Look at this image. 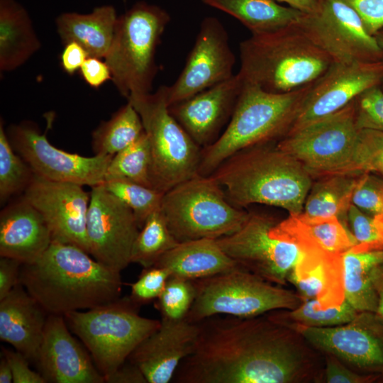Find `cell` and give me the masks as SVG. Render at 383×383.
I'll return each instance as SVG.
<instances>
[{"label": "cell", "instance_id": "obj_1", "mask_svg": "<svg viewBox=\"0 0 383 383\" xmlns=\"http://www.w3.org/2000/svg\"><path fill=\"white\" fill-rule=\"evenodd\" d=\"M193 352L177 367L176 383H292L311 365L301 335L266 314L216 315L199 322Z\"/></svg>", "mask_w": 383, "mask_h": 383}, {"label": "cell", "instance_id": "obj_2", "mask_svg": "<svg viewBox=\"0 0 383 383\" xmlns=\"http://www.w3.org/2000/svg\"><path fill=\"white\" fill-rule=\"evenodd\" d=\"M82 248L52 241L35 262L23 264L19 282L48 314L87 310L120 297L121 272Z\"/></svg>", "mask_w": 383, "mask_h": 383}, {"label": "cell", "instance_id": "obj_3", "mask_svg": "<svg viewBox=\"0 0 383 383\" xmlns=\"http://www.w3.org/2000/svg\"><path fill=\"white\" fill-rule=\"evenodd\" d=\"M269 143L235 153L211 176L238 207L262 204L300 213L312 185L311 175L299 162Z\"/></svg>", "mask_w": 383, "mask_h": 383}, {"label": "cell", "instance_id": "obj_4", "mask_svg": "<svg viewBox=\"0 0 383 383\" xmlns=\"http://www.w3.org/2000/svg\"><path fill=\"white\" fill-rule=\"evenodd\" d=\"M240 67L245 82L277 94L304 87L333 63L296 23L270 33L252 34L240 43Z\"/></svg>", "mask_w": 383, "mask_h": 383}, {"label": "cell", "instance_id": "obj_5", "mask_svg": "<svg viewBox=\"0 0 383 383\" xmlns=\"http://www.w3.org/2000/svg\"><path fill=\"white\" fill-rule=\"evenodd\" d=\"M312 83L277 94L243 81L225 131L213 143L201 149L198 174L211 175L235 153L282 138L291 129Z\"/></svg>", "mask_w": 383, "mask_h": 383}, {"label": "cell", "instance_id": "obj_6", "mask_svg": "<svg viewBox=\"0 0 383 383\" xmlns=\"http://www.w3.org/2000/svg\"><path fill=\"white\" fill-rule=\"evenodd\" d=\"M170 21L165 9L145 1L135 3L118 17L104 61L115 87L126 99L152 91L157 72V48Z\"/></svg>", "mask_w": 383, "mask_h": 383}, {"label": "cell", "instance_id": "obj_7", "mask_svg": "<svg viewBox=\"0 0 383 383\" xmlns=\"http://www.w3.org/2000/svg\"><path fill=\"white\" fill-rule=\"evenodd\" d=\"M139 307L126 296L63 315L104 377L128 360L136 347L160 326V320L141 316Z\"/></svg>", "mask_w": 383, "mask_h": 383}, {"label": "cell", "instance_id": "obj_8", "mask_svg": "<svg viewBox=\"0 0 383 383\" xmlns=\"http://www.w3.org/2000/svg\"><path fill=\"white\" fill-rule=\"evenodd\" d=\"M161 211L179 243L232 235L250 216L228 200L211 175L199 174L166 192Z\"/></svg>", "mask_w": 383, "mask_h": 383}, {"label": "cell", "instance_id": "obj_9", "mask_svg": "<svg viewBox=\"0 0 383 383\" xmlns=\"http://www.w3.org/2000/svg\"><path fill=\"white\" fill-rule=\"evenodd\" d=\"M194 282L196 296L186 317L192 323L216 315L250 318L292 310L304 301L243 267Z\"/></svg>", "mask_w": 383, "mask_h": 383}, {"label": "cell", "instance_id": "obj_10", "mask_svg": "<svg viewBox=\"0 0 383 383\" xmlns=\"http://www.w3.org/2000/svg\"><path fill=\"white\" fill-rule=\"evenodd\" d=\"M127 100L140 116L149 140L152 187L165 193L198 174L201 147L170 112L165 86Z\"/></svg>", "mask_w": 383, "mask_h": 383}, {"label": "cell", "instance_id": "obj_11", "mask_svg": "<svg viewBox=\"0 0 383 383\" xmlns=\"http://www.w3.org/2000/svg\"><path fill=\"white\" fill-rule=\"evenodd\" d=\"M358 131L353 101L329 116L289 131L277 147L311 176L342 174L351 159Z\"/></svg>", "mask_w": 383, "mask_h": 383}, {"label": "cell", "instance_id": "obj_12", "mask_svg": "<svg viewBox=\"0 0 383 383\" xmlns=\"http://www.w3.org/2000/svg\"><path fill=\"white\" fill-rule=\"evenodd\" d=\"M296 24L333 62L383 61L375 37L343 0H319L317 9L303 13Z\"/></svg>", "mask_w": 383, "mask_h": 383}, {"label": "cell", "instance_id": "obj_13", "mask_svg": "<svg viewBox=\"0 0 383 383\" xmlns=\"http://www.w3.org/2000/svg\"><path fill=\"white\" fill-rule=\"evenodd\" d=\"M276 223L270 216L250 213L238 231L216 241L243 268L271 283L284 285L292 271L312 249L272 236L270 231Z\"/></svg>", "mask_w": 383, "mask_h": 383}, {"label": "cell", "instance_id": "obj_14", "mask_svg": "<svg viewBox=\"0 0 383 383\" xmlns=\"http://www.w3.org/2000/svg\"><path fill=\"white\" fill-rule=\"evenodd\" d=\"M6 133L13 149L35 174L52 181L91 187L104 182L113 156L85 157L59 149L31 121L12 125Z\"/></svg>", "mask_w": 383, "mask_h": 383}, {"label": "cell", "instance_id": "obj_15", "mask_svg": "<svg viewBox=\"0 0 383 383\" xmlns=\"http://www.w3.org/2000/svg\"><path fill=\"white\" fill-rule=\"evenodd\" d=\"M140 228L133 211L103 184L91 187L87 218L89 253L107 267L121 272L131 263Z\"/></svg>", "mask_w": 383, "mask_h": 383}, {"label": "cell", "instance_id": "obj_16", "mask_svg": "<svg viewBox=\"0 0 383 383\" xmlns=\"http://www.w3.org/2000/svg\"><path fill=\"white\" fill-rule=\"evenodd\" d=\"M282 325L297 332L312 346L339 360L361 371L383 374V322L375 313L359 312L350 322L333 327Z\"/></svg>", "mask_w": 383, "mask_h": 383}, {"label": "cell", "instance_id": "obj_17", "mask_svg": "<svg viewBox=\"0 0 383 383\" xmlns=\"http://www.w3.org/2000/svg\"><path fill=\"white\" fill-rule=\"evenodd\" d=\"M235 61L223 25L216 17L204 18L182 72L165 86L168 106L231 78Z\"/></svg>", "mask_w": 383, "mask_h": 383}, {"label": "cell", "instance_id": "obj_18", "mask_svg": "<svg viewBox=\"0 0 383 383\" xmlns=\"http://www.w3.org/2000/svg\"><path fill=\"white\" fill-rule=\"evenodd\" d=\"M23 197L43 216L52 241L74 245L89 252L87 218L90 192L83 186L34 174Z\"/></svg>", "mask_w": 383, "mask_h": 383}, {"label": "cell", "instance_id": "obj_19", "mask_svg": "<svg viewBox=\"0 0 383 383\" xmlns=\"http://www.w3.org/2000/svg\"><path fill=\"white\" fill-rule=\"evenodd\" d=\"M382 81L383 61L333 62L312 83L289 131L342 109Z\"/></svg>", "mask_w": 383, "mask_h": 383}, {"label": "cell", "instance_id": "obj_20", "mask_svg": "<svg viewBox=\"0 0 383 383\" xmlns=\"http://www.w3.org/2000/svg\"><path fill=\"white\" fill-rule=\"evenodd\" d=\"M35 363L47 382H104L90 354L71 334L63 315H48Z\"/></svg>", "mask_w": 383, "mask_h": 383}, {"label": "cell", "instance_id": "obj_21", "mask_svg": "<svg viewBox=\"0 0 383 383\" xmlns=\"http://www.w3.org/2000/svg\"><path fill=\"white\" fill-rule=\"evenodd\" d=\"M199 323L186 318H161L160 325L132 352L128 360L145 375L148 383H169L182 361L194 350Z\"/></svg>", "mask_w": 383, "mask_h": 383}, {"label": "cell", "instance_id": "obj_22", "mask_svg": "<svg viewBox=\"0 0 383 383\" xmlns=\"http://www.w3.org/2000/svg\"><path fill=\"white\" fill-rule=\"evenodd\" d=\"M243 86L237 73L229 79L183 101L169 106V111L191 138L206 147L218 139L230 121Z\"/></svg>", "mask_w": 383, "mask_h": 383}, {"label": "cell", "instance_id": "obj_23", "mask_svg": "<svg viewBox=\"0 0 383 383\" xmlns=\"http://www.w3.org/2000/svg\"><path fill=\"white\" fill-rule=\"evenodd\" d=\"M52 242L44 218L23 196L1 211V257L30 264L38 260Z\"/></svg>", "mask_w": 383, "mask_h": 383}, {"label": "cell", "instance_id": "obj_24", "mask_svg": "<svg viewBox=\"0 0 383 383\" xmlns=\"http://www.w3.org/2000/svg\"><path fill=\"white\" fill-rule=\"evenodd\" d=\"M48 315L19 282L0 300L1 340L35 362Z\"/></svg>", "mask_w": 383, "mask_h": 383}, {"label": "cell", "instance_id": "obj_25", "mask_svg": "<svg viewBox=\"0 0 383 383\" xmlns=\"http://www.w3.org/2000/svg\"><path fill=\"white\" fill-rule=\"evenodd\" d=\"M288 282L304 300L316 299L323 308L340 305L345 301L343 255L309 250L292 271Z\"/></svg>", "mask_w": 383, "mask_h": 383}, {"label": "cell", "instance_id": "obj_26", "mask_svg": "<svg viewBox=\"0 0 383 383\" xmlns=\"http://www.w3.org/2000/svg\"><path fill=\"white\" fill-rule=\"evenodd\" d=\"M272 236L290 241L303 248H316L343 255L356 244L352 233L336 216H310L304 212L289 214L270 231Z\"/></svg>", "mask_w": 383, "mask_h": 383}, {"label": "cell", "instance_id": "obj_27", "mask_svg": "<svg viewBox=\"0 0 383 383\" xmlns=\"http://www.w3.org/2000/svg\"><path fill=\"white\" fill-rule=\"evenodd\" d=\"M171 276L196 280L242 267L219 246L216 239L201 238L179 243L155 265Z\"/></svg>", "mask_w": 383, "mask_h": 383}, {"label": "cell", "instance_id": "obj_28", "mask_svg": "<svg viewBox=\"0 0 383 383\" xmlns=\"http://www.w3.org/2000/svg\"><path fill=\"white\" fill-rule=\"evenodd\" d=\"M111 5L96 7L91 13H63L56 19L57 33L64 45L75 42L89 56L104 58L115 33L117 19Z\"/></svg>", "mask_w": 383, "mask_h": 383}, {"label": "cell", "instance_id": "obj_29", "mask_svg": "<svg viewBox=\"0 0 383 383\" xmlns=\"http://www.w3.org/2000/svg\"><path fill=\"white\" fill-rule=\"evenodd\" d=\"M40 48L26 9L16 0H0V70L24 64Z\"/></svg>", "mask_w": 383, "mask_h": 383}, {"label": "cell", "instance_id": "obj_30", "mask_svg": "<svg viewBox=\"0 0 383 383\" xmlns=\"http://www.w3.org/2000/svg\"><path fill=\"white\" fill-rule=\"evenodd\" d=\"M345 299L358 312L375 313L383 277V250L343 254Z\"/></svg>", "mask_w": 383, "mask_h": 383}, {"label": "cell", "instance_id": "obj_31", "mask_svg": "<svg viewBox=\"0 0 383 383\" xmlns=\"http://www.w3.org/2000/svg\"><path fill=\"white\" fill-rule=\"evenodd\" d=\"M238 19L252 34L270 33L296 23L303 13L276 0H201Z\"/></svg>", "mask_w": 383, "mask_h": 383}, {"label": "cell", "instance_id": "obj_32", "mask_svg": "<svg viewBox=\"0 0 383 383\" xmlns=\"http://www.w3.org/2000/svg\"><path fill=\"white\" fill-rule=\"evenodd\" d=\"M358 177L353 174H332L323 176L308 193L304 213L310 216H336L345 213L351 205Z\"/></svg>", "mask_w": 383, "mask_h": 383}, {"label": "cell", "instance_id": "obj_33", "mask_svg": "<svg viewBox=\"0 0 383 383\" xmlns=\"http://www.w3.org/2000/svg\"><path fill=\"white\" fill-rule=\"evenodd\" d=\"M144 132L140 116L128 101L93 131L94 155L113 156L133 143Z\"/></svg>", "mask_w": 383, "mask_h": 383}, {"label": "cell", "instance_id": "obj_34", "mask_svg": "<svg viewBox=\"0 0 383 383\" xmlns=\"http://www.w3.org/2000/svg\"><path fill=\"white\" fill-rule=\"evenodd\" d=\"M274 311L267 316L279 323H296L308 327L326 328L345 324L359 313L345 299L339 306L322 307L316 299L304 300L292 310Z\"/></svg>", "mask_w": 383, "mask_h": 383}, {"label": "cell", "instance_id": "obj_35", "mask_svg": "<svg viewBox=\"0 0 383 383\" xmlns=\"http://www.w3.org/2000/svg\"><path fill=\"white\" fill-rule=\"evenodd\" d=\"M178 243L160 209L151 214L140 229L132 247L131 262L143 268L154 266L164 254Z\"/></svg>", "mask_w": 383, "mask_h": 383}, {"label": "cell", "instance_id": "obj_36", "mask_svg": "<svg viewBox=\"0 0 383 383\" xmlns=\"http://www.w3.org/2000/svg\"><path fill=\"white\" fill-rule=\"evenodd\" d=\"M152 157L146 133L133 143L114 155L106 169L104 182L125 179L152 187Z\"/></svg>", "mask_w": 383, "mask_h": 383}, {"label": "cell", "instance_id": "obj_37", "mask_svg": "<svg viewBox=\"0 0 383 383\" xmlns=\"http://www.w3.org/2000/svg\"><path fill=\"white\" fill-rule=\"evenodd\" d=\"M34 173L13 149L2 121L0 123V202L24 192Z\"/></svg>", "mask_w": 383, "mask_h": 383}, {"label": "cell", "instance_id": "obj_38", "mask_svg": "<svg viewBox=\"0 0 383 383\" xmlns=\"http://www.w3.org/2000/svg\"><path fill=\"white\" fill-rule=\"evenodd\" d=\"M103 184L133 211L140 229L151 214L161 209L165 193L154 188L125 179H111Z\"/></svg>", "mask_w": 383, "mask_h": 383}, {"label": "cell", "instance_id": "obj_39", "mask_svg": "<svg viewBox=\"0 0 383 383\" xmlns=\"http://www.w3.org/2000/svg\"><path fill=\"white\" fill-rule=\"evenodd\" d=\"M363 172L383 175V132L368 129L358 131L351 159L342 174Z\"/></svg>", "mask_w": 383, "mask_h": 383}, {"label": "cell", "instance_id": "obj_40", "mask_svg": "<svg viewBox=\"0 0 383 383\" xmlns=\"http://www.w3.org/2000/svg\"><path fill=\"white\" fill-rule=\"evenodd\" d=\"M196 296L194 280L170 276L155 306L161 318L179 321L186 318Z\"/></svg>", "mask_w": 383, "mask_h": 383}, {"label": "cell", "instance_id": "obj_41", "mask_svg": "<svg viewBox=\"0 0 383 383\" xmlns=\"http://www.w3.org/2000/svg\"><path fill=\"white\" fill-rule=\"evenodd\" d=\"M347 218L356 242L351 251L383 250V215H370L351 204Z\"/></svg>", "mask_w": 383, "mask_h": 383}, {"label": "cell", "instance_id": "obj_42", "mask_svg": "<svg viewBox=\"0 0 383 383\" xmlns=\"http://www.w3.org/2000/svg\"><path fill=\"white\" fill-rule=\"evenodd\" d=\"M355 119L359 130L383 132V89L374 86L361 93L354 100Z\"/></svg>", "mask_w": 383, "mask_h": 383}, {"label": "cell", "instance_id": "obj_43", "mask_svg": "<svg viewBox=\"0 0 383 383\" xmlns=\"http://www.w3.org/2000/svg\"><path fill=\"white\" fill-rule=\"evenodd\" d=\"M351 204L370 215H383V178L372 172L361 173Z\"/></svg>", "mask_w": 383, "mask_h": 383}, {"label": "cell", "instance_id": "obj_44", "mask_svg": "<svg viewBox=\"0 0 383 383\" xmlns=\"http://www.w3.org/2000/svg\"><path fill=\"white\" fill-rule=\"evenodd\" d=\"M170 276V272L162 267L143 268L138 279L130 284V299L139 306L156 301Z\"/></svg>", "mask_w": 383, "mask_h": 383}, {"label": "cell", "instance_id": "obj_45", "mask_svg": "<svg viewBox=\"0 0 383 383\" xmlns=\"http://www.w3.org/2000/svg\"><path fill=\"white\" fill-rule=\"evenodd\" d=\"M361 18L372 35L383 28V0H343Z\"/></svg>", "mask_w": 383, "mask_h": 383}, {"label": "cell", "instance_id": "obj_46", "mask_svg": "<svg viewBox=\"0 0 383 383\" xmlns=\"http://www.w3.org/2000/svg\"><path fill=\"white\" fill-rule=\"evenodd\" d=\"M378 375L361 374L348 367L335 357L328 355L325 369V380L328 383H367L376 380Z\"/></svg>", "mask_w": 383, "mask_h": 383}, {"label": "cell", "instance_id": "obj_47", "mask_svg": "<svg viewBox=\"0 0 383 383\" xmlns=\"http://www.w3.org/2000/svg\"><path fill=\"white\" fill-rule=\"evenodd\" d=\"M2 354L10 364L13 383L47 382L40 372H36L30 368L29 360L22 353L17 350L2 348Z\"/></svg>", "mask_w": 383, "mask_h": 383}, {"label": "cell", "instance_id": "obj_48", "mask_svg": "<svg viewBox=\"0 0 383 383\" xmlns=\"http://www.w3.org/2000/svg\"><path fill=\"white\" fill-rule=\"evenodd\" d=\"M80 73L84 80L91 87L99 88L111 79L110 69L101 58L89 56L82 65Z\"/></svg>", "mask_w": 383, "mask_h": 383}, {"label": "cell", "instance_id": "obj_49", "mask_svg": "<svg viewBox=\"0 0 383 383\" xmlns=\"http://www.w3.org/2000/svg\"><path fill=\"white\" fill-rule=\"evenodd\" d=\"M22 263L6 257L0 259V300L6 296L19 284Z\"/></svg>", "mask_w": 383, "mask_h": 383}, {"label": "cell", "instance_id": "obj_50", "mask_svg": "<svg viewBox=\"0 0 383 383\" xmlns=\"http://www.w3.org/2000/svg\"><path fill=\"white\" fill-rule=\"evenodd\" d=\"M89 56L82 45L75 42H70L65 45L61 54V66L65 72L72 75L80 70Z\"/></svg>", "mask_w": 383, "mask_h": 383}, {"label": "cell", "instance_id": "obj_51", "mask_svg": "<svg viewBox=\"0 0 383 383\" xmlns=\"http://www.w3.org/2000/svg\"><path fill=\"white\" fill-rule=\"evenodd\" d=\"M104 378L106 383H148L141 370L128 360Z\"/></svg>", "mask_w": 383, "mask_h": 383}, {"label": "cell", "instance_id": "obj_52", "mask_svg": "<svg viewBox=\"0 0 383 383\" xmlns=\"http://www.w3.org/2000/svg\"><path fill=\"white\" fill-rule=\"evenodd\" d=\"M279 3H285L289 6L303 13L313 12L318 7L319 0H276Z\"/></svg>", "mask_w": 383, "mask_h": 383}, {"label": "cell", "instance_id": "obj_53", "mask_svg": "<svg viewBox=\"0 0 383 383\" xmlns=\"http://www.w3.org/2000/svg\"><path fill=\"white\" fill-rule=\"evenodd\" d=\"M13 382V374L10 364L1 353L0 360V383Z\"/></svg>", "mask_w": 383, "mask_h": 383}, {"label": "cell", "instance_id": "obj_54", "mask_svg": "<svg viewBox=\"0 0 383 383\" xmlns=\"http://www.w3.org/2000/svg\"><path fill=\"white\" fill-rule=\"evenodd\" d=\"M377 291L378 295V302L375 313L383 322V277H382L377 283Z\"/></svg>", "mask_w": 383, "mask_h": 383}, {"label": "cell", "instance_id": "obj_55", "mask_svg": "<svg viewBox=\"0 0 383 383\" xmlns=\"http://www.w3.org/2000/svg\"><path fill=\"white\" fill-rule=\"evenodd\" d=\"M374 37L377 41V43L379 46L380 47L382 52H383V28H382L380 30H379L375 35ZM381 87L383 89V81L381 84Z\"/></svg>", "mask_w": 383, "mask_h": 383}]
</instances>
